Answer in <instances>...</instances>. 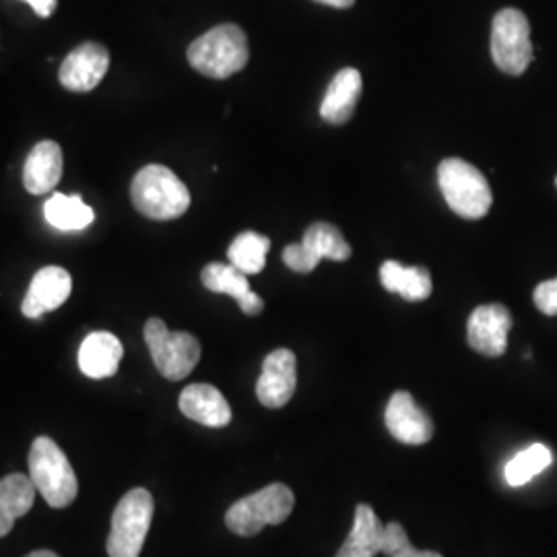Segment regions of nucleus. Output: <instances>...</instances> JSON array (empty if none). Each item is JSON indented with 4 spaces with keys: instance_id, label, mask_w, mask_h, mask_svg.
<instances>
[{
    "instance_id": "nucleus-2",
    "label": "nucleus",
    "mask_w": 557,
    "mask_h": 557,
    "mask_svg": "<svg viewBox=\"0 0 557 557\" xmlns=\"http://www.w3.org/2000/svg\"><path fill=\"white\" fill-rule=\"evenodd\" d=\"M131 199L140 215L156 221L178 220L190 207L186 184L165 165H145L133 180Z\"/></svg>"
},
{
    "instance_id": "nucleus-21",
    "label": "nucleus",
    "mask_w": 557,
    "mask_h": 557,
    "mask_svg": "<svg viewBox=\"0 0 557 557\" xmlns=\"http://www.w3.org/2000/svg\"><path fill=\"white\" fill-rule=\"evenodd\" d=\"M36 502V487L32 479L11 473L0 479V537H7L15 520L25 517Z\"/></svg>"
},
{
    "instance_id": "nucleus-25",
    "label": "nucleus",
    "mask_w": 557,
    "mask_h": 557,
    "mask_svg": "<svg viewBox=\"0 0 557 557\" xmlns=\"http://www.w3.org/2000/svg\"><path fill=\"white\" fill-rule=\"evenodd\" d=\"M552 460L554 455L545 444H533L520 450L517 457L510 458V462L504 469V475L508 485L520 487L537 478L539 473H543L552 465Z\"/></svg>"
},
{
    "instance_id": "nucleus-26",
    "label": "nucleus",
    "mask_w": 557,
    "mask_h": 557,
    "mask_svg": "<svg viewBox=\"0 0 557 557\" xmlns=\"http://www.w3.org/2000/svg\"><path fill=\"white\" fill-rule=\"evenodd\" d=\"M411 541L407 537V531L398 524V522H391L384 524V535H382V545H380V554L384 556H395L400 549H405Z\"/></svg>"
},
{
    "instance_id": "nucleus-19",
    "label": "nucleus",
    "mask_w": 557,
    "mask_h": 557,
    "mask_svg": "<svg viewBox=\"0 0 557 557\" xmlns=\"http://www.w3.org/2000/svg\"><path fill=\"white\" fill-rule=\"evenodd\" d=\"M361 75L358 69H343L331 81L326 96L320 103V116L329 124H345L351 120L359 96H361Z\"/></svg>"
},
{
    "instance_id": "nucleus-6",
    "label": "nucleus",
    "mask_w": 557,
    "mask_h": 557,
    "mask_svg": "<svg viewBox=\"0 0 557 557\" xmlns=\"http://www.w3.org/2000/svg\"><path fill=\"white\" fill-rule=\"evenodd\" d=\"M153 496L135 487L124 494L119 506L114 508L110 535H108V556L110 557H139L145 545L147 533L153 520Z\"/></svg>"
},
{
    "instance_id": "nucleus-28",
    "label": "nucleus",
    "mask_w": 557,
    "mask_h": 557,
    "mask_svg": "<svg viewBox=\"0 0 557 557\" xmlns=\"http://www.w3.org/2000/svg\"><path fill=\"white\" fill-rule=\"evenodd\" d=\"M25 2H29L32 9L36 11V15L44 17V20L50 17L54 13V9H57V0H25Z\"/></svg>"
},
{
    "instance_id": "nucleus-23",
    "label": "nucleus",
    "mask_w": 557,
    "mask_h": 557,
    "mask_svg": "<svg viewBox=\"0 0 557 557\" xmlns=\"http://www.w3.org/2000/svg\"><path fill=\"white\" fill-rule=\"evenodd\" d=\"M44 218L52 227L62 232H79L94 223L96 213L77 195H52L44 205Z\"/></svg>"
},
{
    "instance_id": "nucleus-18",
    "label": "nucleus",
    "mask_w": 557,
    "mask_h": 557,
    "mask_svg": "<svg viewBox=\"0 0 557 557\" xmlns=\"http://www.w3.org/2000/svg\"><path fill=\"white\" fill-rule=\"evenodd\" d=\"M62 176V149L54 140L38 143L23 168V184L29 195H46L59 186Z\"/></svg>"
},
{
    "instance_id": "nucleus-10",
    "label": "nucleus",
    "mask_w": 557,
    "mask_h": 557,
    "mask_svg": "<svg viewBox=\"0 0 557 557\" xmlns=\"http://www.w3.org/2000/svg\"><path fill=\"white\" fill-rule=\"evenodd\" d=\"M515 320L506 306L502 304H485L479 306L467 322V341L471 349L481 356L499 358L508 349V333Z\"/></svg>"
},
{
    "instance_id": "nucleus-12",
    "label": "nucleus",
    "mask_w": 557,
    "mask_h": 557,
    "mask_svg": "<svg viewBox=\"0 0 557 557\" xmlns=\"http://www.w3.org/2000/svg\"><path fill=\"white\" fill-rule=\"evenodd\" d=\"M298 386L296 356L289 349H275L262 361V372L257 382V397L269 409L285 407Z\"/></svg>"
},
{
    "instance_id": "nucleus-14",
    "label": "nucleus",
    "mask_w": 557,
    "mask_h": 557,
    "mask_svg": "<svg viewBox=\"0 0 557 557\" xmlns=\"http://www.w3.org/2000/svg\"><path fill=\"white\" fill-rule=\"evenodd\" d=\"M73 289V278L62 267H44L32 278L25 294L21 312L27 319H41L46 312H54L69 299Z\"/></svg>"
},
{
    "instance_id": "nucleus-27",
    "label": "nucleus",
    "mask_w": 557,
    "mask_h": 557,
    "mask_svg": "<svg viewBox=\"0 0 557 557\" xmlns=\"http://www.w3.org/2000/svg\"><path fill=\"white\" fill-rule=\"evenodd\" d=\"M533 299H535V306L543 314L557 317V277L539 283Z\"/></svg>"
},
{
    "instance_id": "nucleus-17",
    "label": "nucleus",
    "mask_w": 557,
    "mask_h": 557,
    "mask_svg": "<svg viewBox=\"0 0 557 557\" xmlns=\"http://www.w3.org/2000/svg\"><path fill=\"white\" fill-rule=\"evenodd\" d=\"M122 356H124V349H122V343L116 335L106 333V331L91 333L81 343V372L87 379H110L119 372Z\"/></svg>"
},
{
    "instance_id": "nucleus-11",
    "label": "nucleus",
    "mask_w": 557,
    "mask_h": 557,
    "mask_svg": "<svg viewBox=\"0 0 557 557\" xmlns=\"http://www.w3.org/2000/svg\"><path fill=\"white\" fill-rule=\"evenodd\" d=\"M110 66V54L98 41L77 46L60 66L59 79L64 89L87 94L100 85Z\"/></svg>"
},
{
    "instance_id": "nucleus-16",
    "label": "nucleus",
    "mask_w": 557,
    "mask_h": 557,
    "mask_svg": "<svg viewBox=\"0 0 557 557\" xmlns=\"http://www.w3.org/2000/svg\"><path fill=\"white\" fill-rule=\"evenodd\" d=\"M180 411L207 428H225L232 421V407L211 384H190L180 395Z\"/></svg>"
},
{
    "instance_id": "nucleus-13",
    "label": "nucleus",
    "mask_w": 557,
    "mask_h": 557,
    "mask_svg": "<svg viewBox=\"0 0 557 557\" xmlns=\"http://www.w3.org/2000/svg\"><path fill=\"white\" fill-rule=\"evenodd\" d=\"M384 421L391 436L398 440L400 444L421 446L434 436L432 419L428 418V413L419 407L416 398L411 397L407 391H397L391 397L386 405Z\"/></svg>"
},
{
    "instance_id": "nucleus-8",
    "label": "nucleus",
    "mask_w": 557,
    "mask_h": 557,
    "mask_svg": "<svg viewBox=\"0 0 557 557\" xmlns=\"http://www.w3.org/2000/svg\"><path fill=\"white\" fill-rule=\"evenodd\" d=\"M492 59L502 73L520 77L533 62L531 25L522 11L502 9L492 25Z\"/></svg>"
},
{
    "instance_id": "nucleus-5",
    "label": "nucleus",
    "mask_w": 557,
    "mask_h": 557,
    "mask_svg": "<svg viewBox=\"0 0 557 557\" xmlns=\"http://www.w3.org/2000/svg\"><path fill=\"white\" fill-rule=\"evenodd\" d=\"M294 492L283 483H273L262 487L257 494L232 504L225 515V524L239 537H255L264 527H273L287 520L294 512Z\"/></svg>"
},
{
    "instance_id": "nucleus-15",
    "label": "nucleus",
    "mask_w": 557,
    "mask_h": 557,
    "mask_svg": "<svg viewBox=\"0 0 557 557\" xmlns=\"http://www.w3.org/2000/svg\"><path fill=\"white\" fill-rule=\"evenodd\" d=\"M202 285L213 292V294H223L238 301L239 310L246 317H259L264 310V301L250 289L248 275H244L234 264H223V262H211L202 269L200 273Z\"/></svg>"
},
{
    "instance_id": "nucleus-31",
    "label": "nucleus",
    "mask_w": 557,
    "mask_h": 557,
    "mask_svg": "<svg viewBox=\"0 0 557 557\" xmlns=\"http://www.w3.org/2000/svg\"><path fill=\"white\" fill-rule=\"evenodd\" d=\"M25 557H59L54 552H46V549H41V552H34V554H29V556Z\"/></svg>"
},
{
    "instance_id": "nucleus-32",
    "label": "nucleus",
    "mask_w": 557,
    "mask_h": 557,
    "mask_svg": "<svg viewBox=\"0 0 557 557\" xmlns=\"http://www.w3.org/2000/svg\"><path fill=\"white\" fill-rule=\"evenodd\" d=\"M556 186H557V178H556Z\"/></svg>"
},
{
    "instance_id": "nucleus-7",
    "label": "nucleus",
    "mask_w": 557,
    "mask_h": 557,
    "mask_svg": "<svg viewBox=\"0 0 557 557\" xmlns=\"http://www.w3.org/2000/svg\"><path fill=\"white\" fill-rule=\"evenodd\" d=\"M145 341L163 379L184 380L200 361L199 338L190 333H172L161 319L147 320Z\"/></svg>"
},
{
    "instance_id": "nucleus-9",
    "label": "nucleus",
    "mask_w": 557,
    "mask_h": 557,
    "mask_svg": "<svg viewBox=\"0 0 557 557\" xmlns=\"http://www.w3.org/2000/svg\"><path fill=\"white\" fill-rule=\"evenodd\" d=\"M351 257V246L335 225L317 221L312 223L299 244H289L283 250V262L296 273H312L320 260L343 262Z\"/></svg>"
},
{
    "instance_id": "nucleus-4",
    "label": "nucleus",
    "mask_w": 557,
    "mask_h": 557,
    "mask_svg": "<svg viewBox=\"0 0 557 557\" xmlns=\"http://www.w3.org/2000/svg\"><path fill=\"white\" fill-rule=\"evenodd\" d=\"M438 184L448 207L465 220H481L492 209L487 178L469 161L448 158L438 165Z\"/></svg>"
},
{
    "instance_id": "nucleus-22",
    "label": "nucleus",
    "mask_w": 557,
    "mask_h": 557,
    "mask_svg": "<svg viewBox=\"0 0 557 557\" xmlns=\"http://www.w3.org/2000/svg\"><path fill=\"white\" fill-rule=\"evenodd\" d=\"M384 535V524L380 522L376 512L368 504H359L354 518V529L349 533L337 557H374L380 554Z\"/></svg>"
},
{
    "instance_id": "nucleus-24",
    "label": "nucleus",
    "mask_w": 557,
    "mask_h": 557,
    "mask_svg": "<svg viewBox=\"0 0 557 557\" xmlns=\"http://www.w3.org/2000/svg\"><path fill=\"white\" fill-rule=\"evenodd\" d=\"M271 239L257 232H244L236 236L227 250L230 264H234L244 275H259L267 264Z\"/></svg>"
},
{
    "instance_id": "nucleus-20",
    "label": "nucleus",
    "mask_w": 557,
    "mask_h": 557,
    "mask_svg": "<svg viewBox=\"0 0 557 557\" xmlns=\"http://www.w3.org/2000/svg\"><path fill=\"white\" fill-rule=\"evenodd\" d=\"M380 283L386 292L398 294L407 301H423L432 296V275L425 267H405L397 260H386L380 267Z\"/></svg>"
},
{
    "instance_id": "nucleus-1",
    "label": "nucleus",
    "mask_w": 557,
    "mask_h": 557,
    "mask_svg": "<svg viewBox=\"0 0 557 557\" xmlns=\"http://www.w3.org/2000/svg\"><path fill=\"white\" fill-rule=\"evenodd\" d=\"M190 66L209 79H227L239 73L250 59L248 38L236 23H223L188 46Z\"/></svg>"
},
{
    "instance_id": "nucleus-29",
    "label": "nucleus",
    "mask_w": 557,
    "mask_h": 557,
    "mask_svg": "<svg viewBox=\"0 0 557 557\" xmlns=\"http://www.w3.org/2000/svg\"><path fill=\"white\" fill-rule=\"evenodd\" d=\"M391 557H442L438 552H423V549H418V547H413L411 543L405 547V549H400L398 554Z\"/></svg>"
},
{
    "instance_id": "nucleus-3",
    "label": "nucleus",
    "mask_w": 557,
    "mask_h": 557,
    "mask_svg": "<svg viewBox=\"0 0 557 557\" xmlns=\"http://www.w3.org/2000/svg\"><path fill=\"white\" fill-rule=\"evenodd\" d=\"M29 479L41 498L52 508H66L79 492L77 475L66 455L52 438L40 436L29 450Z\"/></svg>"
},
{
    "instance_id": "nucleus-30",
    "label": "nucleus",
    "mask_w": 557,
    "mask_h": 557,
    "mask_svg": "<svg viewBox=\"0 0 557 557\" xmlns=\"http://www.w3.org/2000/svg\"><path fill=\"white\" fill-rule=\"evenodd\" d=\"M320 4H326V7H335V9H349L354 7L356 0H317Z\"/></svg>"
}]
</instances>
